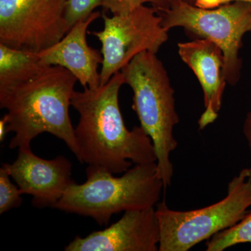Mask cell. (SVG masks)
Listing matches in <instances>:
<instances>
[{"mask_svg":"<svg viewBox=\"0 0 251 251\" xmlns=\"http://www.w3.org/2000/svg\"><path fill=\"white\" fill-rule=\"evenodd\" d=\"M125 84L121 72L105 85L75 91L72 106L79 114L75 128L80 163L122 174L133 165L157 161L152 140L141 126H126L119 94Z\"/></svg>","mask_w":251,"mask_h":251,"instance_id":"1","label":"cell"},{"mask_svg":"<svg viewBox=\"0 0 251 251\" xmlns=\"http://www.w3.org/2000/svg\"><path fill=\"white\" fill-rule=\"evenodd\" d=\"M76 77L59 66H46L28 80L0 90V108L6 110L9 148L30 149L32 140L49 133L62 140L80 163L75 128L69 115Z\"/></svg>","mask_w":251,"mask_h":251,"instance_id":"2","label":"cell"},{"mask_svg":"<svg viewBox=\"0 0 251 251\" xmlns=\"http://www.w3.org/2000/svg\"><path fill=\"white\" fill-rule=\"evenodd\" d=\"M83 184L68 187L54 209L90 217L107 226L114 214L155 207L165 186L156 162L135 165L120 176L87 166Z\"/></svg>","mask_w":251,"mask_h":251,"instance_id":"3","label":"cell"},{"mask_svg":"<svg viewBox=\"0 0 251 251\" xmlns=\"http://www.w3.org/2000/svg\"><path fill=\"white\" fill-rule=\"evenodd\" d=\"M121 73L125 84L133 90L132 108L140 126L152 140L158 176L168 187L174 175L171 155L178 146L173 131L179 117L168 73L156 53L150 51L135 56Z\"/></svg>","mask_w":251,"mask_h":251,"instance_id":"4","label":"cell"},{"mask_svg":"<svg viewBox=\"0 0 251 251\" xmlns=\"http://www.w3.org/2000/svg\"><path fill=\"white\" fill-rule=\"evenodd\" d=\"M160 227L159 251H188L242 221L251 206V168H246L227 185L224 199L189 211L170 209L165 201L156 204Z\"/></svg>","mask_w":251,"mask_h":251,"instance_id":"5","label":"cell"},{"mask_svg":"<svg viewBox=\"0 0 251 251\" xmlns=\"http://www.w3.org/2000/svg\"><path fill=\"white\" fill-rule=\"evenodd\" d=\"M158 13L166 30L181 27L219 46L224 53L227 83H237L242 68L239 53L242 38L251 30V3L236 1L204 9L184 0H172L168 9Z\"/></svg>","mask_w":251,"mask_h":251,"instance_id":"6","label":"cell"},{"mask_svg":"<svg viewBox=\"0 0 251 251\" xmlns=\"http://www.w3.org/2000/svg\"><path fill=\"white\" fill-rule=\"evenodd\" d=\"M102 30L90 32L101 44L103 61L100 69V85H105L115 74L121 72L135 56L144 51L157 53L168 39V31L162 25L156 8L140 6L130 14L110 17L101 15Z\"/></svg>","mask_w":251,"mask_h":251,"instance_id":"7","label":"cell"},{"mask_svg":"<svg viewBox=\"0 0 251 251\" xmlns=\"http://www.w3.org/2000/svg\"><path fill=\"white\" fill-rule=\"evenodd\" d=\"M67 0H0V44L39 52L69 32Z\"/></svg>","mask_w":251,"mask_h":251,"instance_id":"8","label":"cell"},{"mask_svg":"<svg viewBox=\"0 0 251 251\" xmlns=\"http://www.w3.org/2000/svg\"><path fill=\"white\" fill-rule=\"evenodd\" d=\"M23 194L32 196L36 207H53L74 182L72 165L66 157L48 160L36 156L31 149H18L12 163H4Z\"/></svg>","mask_w":251,"mask_h":251,"instance_id":"9","label":"cell"},{"mask_svg":"<svg viewBox=\"0 0 251 251\" xmlns=\"http://www.w3.org/2000/svg\"><path fill=\"white\" fill-rule=\"evenodd\" d=\"M160 227L156 208L125 211L121 219L103 230L76 236L65 251H157Z\"/></svg>","mask_w":251,"mask_h":251,"instance_id":"10","label":"cell"},{"mask_svg":"<svg viewBox=\"0 0 251 251\" xmlns=\"http://www.w3.org/2000/svg\"><path fill=\"white\" fill-rule=\"evenodd\" d=\"M100 16V13L96 11L75 23L59 42L37 52L41 62L46 66H59L67 69L84 88L100 86L98 70L103 63V54L89 45L87 35L90 25Z\"/></svg>","mask_w":251,"mask_h":251,"instance_id":"11","label":"cell"},{"mask_svg":"<svg viewBox=\"0 0 251 251\" xmlns=\"http://www.w3.org/2000/svg\"><path fill=\"white\" fill-rule=\"evenodd\" d=\"M180 57L198 77L204 94V110L198 120L199 129L214 123L222 106L227 81L224 53L209 39H201L178 44Z\"/></svg>","mask_w":251,"mask_h":251,"instance_id":"12","label":"cell"},{"mask_svg":"<svg viewBox=\"0 0 251 251\" xmlns=\"http://www.w3.org/2000/svg\"><path fill=\"white\" fill-rule=\"evenodd\" d=\"M45 67L37 52L0 44V90L28 80Z\"/></svg>","mask_w":251,"mask_h":251,"instance_id":"13","label":"cell"},{"mask_svg":"<svg viewBox=\"0 0 251 251\" xmlns=\"http://www.w3.org/2000/svg\"><path fill=\"white\" fill-rule=\"evenodd\" d=\"M247 243L251 244V211L238 224L208 239L206 251H224L237 244Z\"/></svg>","mask_w":251,"mask_h":251,"instance_id":"14","label":"cell"},{"mask_svg":"<svg viewBox=\"0 0 251 251\" xmlns=\"http://www.w3.org/2000/svg\"><path fill=\"white\" fill-rule=\"evenodd\" d=\"M11 178L7 168L2 164L0 168V214L19 207L22 204L23 194Z\"/></svg>","mask_w":251,"mask_h":251,"instance_id":"15","label":"cell"},{"mask_svg":"<svg viewBox=\"0 0 251 251\" xmlns=\"http://www.w3.org/2000/svg\"><path fill=\"white\" fill-rule=\"evenodd\" d=\"M172 0H102L101 6L113 16H122L130 14L145 4H150L156 8L158 12L170 7Z\"/></svg>","mask_w":251,"mask_h":251,"instance_id":"16","label":"cell"},{"mask_svg":"<svg viewBox=\"0 0 251 251\" xmlns=\"http://www.w3.org/2000/svg\"><path fill=\"white\" fill-rule=\"evenodd\" d=\"M102 0H67L65 16L71 27L80 20L85 19L101 6Z\"/></svg>","mask_w":251,"mask_h":251,"instance_id":"17","label":"cell"},{"mask_svg":"<svg viewBox=\"0 0 251 251\" xmlns=\"http://www.w3.org/2000/svg\"><path fill=\"white\" fill-rule=\"evenodd\" d=\"M236 1L251 3V0H196L195 5L204 9H214L222 5L236 2Z\"/></svg>","mask_w":251,"mask_h":251,"instance_id":"18","label":"cell"},{"mask_svg":"<svg viewBox=\"0 0 251 251\" xmlns=\"http://www.w3.org/2000/svg\"><path fill=\"white\" fill-rule=\"evenodd\" d=\"M243 133L247 140L251 156V109L250 111L248 112L245 120H244V125H243Z\"/></svg>","mask_w":251,"mask_h":251,"instance_id":"19","label":"cell"},{"mask_svg":"<svg viewBox=\"0 0 251 251\" xmlns=\"http://www.w3.org/2000/svg\"><path fill=\"white\" fill-rule=\"evenodd\" d=\"M6 126H7V119L4 115L3 118L0 120V141L1 143L4 141L5 137H6V134L7 133Z\"/></svg>","mask_w":251,"mask_h":251,"instance_id":"20","label":"cell"},{"mask_svg":"<svg viewBox=\"0 0 251 251\" xmlns=\"http://www.w3.org/2000/svg\"><path fill=\"white\" fill-rule=\"evenodd\" d=\"M184 1H187V2L192 4H195V2H196V0H184Z\"/></svg>","mask_w":251,"mask_h":251,"instance_id":"21","label":"cell"}]
</instances>
